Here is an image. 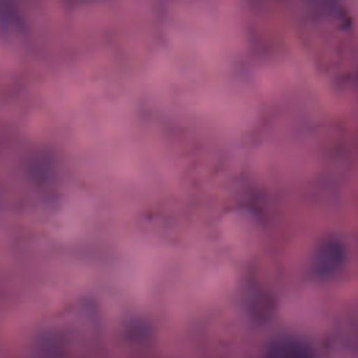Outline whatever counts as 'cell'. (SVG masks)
<instances>
[{
  "label": "cell",
  "mask_w": 358,
  "mask_h": 358,
  "mask_svg": "<svg viewBox=\"0 0 358 358\" xmlns=\"http://www.w3.org/2000/svg\"><path fill=\"white\" fill-rule=\"evenodd\" d=\"M263 358H315V354L306 341L292 336H282L268 344Z\"/></svg>",
  "instance_id": "obj_2"
},
{
  "label": "cell",
  "mask_w": 358,
  "mask_h": 358,
  "mask_svg": "<svg viewBox=\"0 0 358 358\" xmlns=\"http://www.w3.org/2000/svg\"><path fill=\"white\" fill-rule=\"evenodd\" d=\"M344 260V246L340 241L329 238L323 241L313 255V270L319 275H329L337 271Z\"/></svg>",
  "instance_id": "obj_1"
}]
</instances>
